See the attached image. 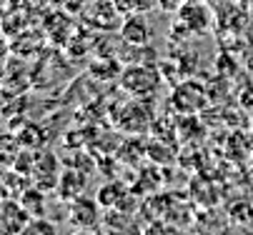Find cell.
<instances>
[{"label": "cell", "mask_w": 253, "mask_h": 235, "mask_svg": "<svg viewBox=\"0 0 253 235\" xmlns=\"http://www.w3.org/2000/svg\"><path fill=\"white\" fill-rule=\"evenodd\" d=\"M121 85L135 98H151L161 88V75L151 65H130L121 75Z\"/></svg>", "instance_id": "cell-1"}, {"label": "cell", "mask_w": 253, "mask_h": 235, "mask_svg": "<svg viewBox=\"0 0 253 235\" xmlns=\"http://www.w3.org/2000/svg\"><path fill=\"white\" fill-rule=\"evenodd\" d=\"M70 235H98V233H93V230H78V228H76Z\"/></svg>", "instance_id": "cell-10"}, {"label": "cell", "mask_w": 253, "mask_h": 235, "mask_svg": "<svg viewBox=\"0 0 253 235\" xmlns=\"http://www.w3.org/2000/svg\"><path fill=\"white\" fill-rule=\"evenodd\" d=\"M98 235H123V233H116V230H100Z\"/></svg>", "instance_id": "cell-12"}, {"label": "cell", "mask_w": 253, "mask_h": 235, "mask_svg": "<svg viewBox=\"0 0 253 235\" xmlns=\"http://www.w3.org/2000/svg\"><path fill=\"white\" fill-rule=\"evenodd\" d=\"M121 35H123V40L130 43V45H143V43L151 40V28H148V23L143 20L140 15L133 13V15L121 25Z\"/></svg>", "instance_id": "cell-4"}, {"label": "cell", "mask_w": 253, "mask_h": 235, "mask_svg": "<svg viewBox=\"0 0 253 235\" xmlns=\"http://www.w3.org/2000/svg\"><path fill=\"white\" fill-rule=\"evenodd\" d=\"M18 200L23 203V208L30 213V218H41L45 215V193L38 188V185H33V188H25Z\"/></svg>", "instance_id": "cell-7"}, {"label": "cell", "mask_w": 253, "mask_h": 235, "mask_svg": "<svg viewBox=\"0 0 253 235\" xmlns=\"http://www.w3.org/2000/svg\"><path fill=\"white\" fill-rule=\"evenodd\" d=\"M83 188H85V180H83V175L76 173V170L60 173V180H58V185H55V190H58V195H60L63 200H76V198H81V195H83Z\"/></svg>", "instance_id": "cell-5"}, {"label": "cell", "mask_w": 253, "mask_h": 235, "mask_svg": "<svg viewBox=\"0 0 253 235\" xmlns=\"http://www.w3.org/2000/svg\"><path fill=\"white\" fill-rule=\"evenodd\" d=\"M8 170H10V168H5L3 163H0V183H3V178H5V173H8Z\"/></svg>", "instance_id": "cell-11"}, {"label": "cell", "mask_w": 253, "mask_h": 235, "mask_svg": "<svg viewBox=\"0 0 253 235\" xmlns=\"http://www.w3.org/2000/svg\"><path fill=\"white\" fill-rule=\"evenodd\" d=\"M100 203L98 200H90L85 195L70 200V208H68V223L78 228V230H95L100 225Z\"/></svg>", "instance_id": "cell-2"}, {"label": "cell", "mask_w": 253, "mask_h": 235, "mask_svg": "<svg viewBox=\"0 0 253 235\" xmlns=\"http://www.w3.org/2000/svg\"><path fill=\"white\" fill-rule=\"evenodd\" d=\"M23 140L15 135V133H0V163L5 168H13L15 160L23 153Z\"/></svg>", "instance_id": "cell-6"}, {"label": "cell", "mask_w": 253, "mask_h": 235, "mask_svg": "<svg viewBox=\"0 0 253 235\" xmlns=\"http://www.w3.org/2000/svg\"><path fill=\"white\" fill-rule=\"evenodd\" d=\"M20 235H58V225L53 220H48L45 215L41 218H30L25 223V228L20 230Z\"/></svg>", "instance_id": "cell-8"}, {"label": "cell", "mask_w": 253, "mask_h": 235, "mask_svg": "<svg viewBox=\"0 0 253 235\" xmlns=\"http://www.w3.org/2000/svg\"><path fill=\"white\" fill-rule=\"evenodd\" d=\"M156 3H158V0H126V5H121V10H128V15H133V13H146V10H151Z\"/></svg>", "instance_id": "cell-9"}, {"label": "cell", "mask_w": 253, "mask_h": 235, "mask_svg": "<svg viewBox=\"0 0 253 235\" xmlns=\"http://www.w3.org/2000/svg\"><path fill=\"white\" fill-rule=\"evenodd\" d=\"M28 220H30V213L23 208L20 200L5 198L0 203V235H20Z\"/></svg>", "instance_id": "cell-3"}]
</instances>
